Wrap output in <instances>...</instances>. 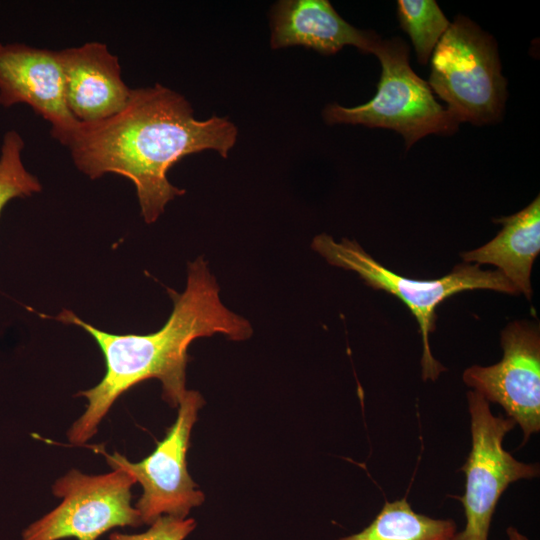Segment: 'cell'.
Here are the masks:
<instances>
[{
  "mask_svg": "<svg viewBox=\"0 0 540 540\" xmlns=\"http://www.w3.org/2000/svg\"><path fill=\"white\" fill-rule=\"evenodd\" d=\"M227 117L194 118L181 94L161 85L131 90L125 107L94 123L79 122L65 147L76 168L94 180L113 173L136 188L144 221L155 222L185 190L172 185L169 169L182 158L216 150L226 158L237 139Z\"/></svg>",
  "mask_w": 540,
  "mask_h": 540,
  "instance_id": "1",
  "label": "cell"
},
{
  "mask_svg": "<svg viewBox=\"0 0 540 540\" xmlns=\"http://www.w3.org/2000/svg\"><path fill=\"white\" fill-rule=\"evenodd\" d=\"M168 291L174 304L172 313L160 330L146 335L108 333L67 309L53 317L87 331L101 349L106 367L96 386L76 394L85 397L88 405L67 431L71 444H85L118 397L147 379H158L163 399L178 407L187 391V350L196 338L223 334L241 341L252 335L249 321L221 302L216 279L202 257L188 263L185 290L181 294Z\"/></svg>",
  "mask_w": 540,
  "mask_h": 540,
  "instance_id": "2",
  "label": "cell"
},
{
  "mask_svg": "<svg viewBox=\"0 0 540 540\" xmlns=\"http://www.w3.org/2000/svg\"><path fill=\"white\" fill-rule=\"evenodd\" d=\"M312 248L334 266L356 272L367 285L402 300L415 316L422 335L423 380L435 381L446 370L432 355L429 334L435 330L436 307L446 298L465 290L490 289L517 294L516 288L499 270H481L478 264H459L442 278L415 280L398 275L372 258L356 241L336 242L327 234L312 241Z\"/></svg>",
  "mask_w": 540,
  "mask_h": 540,
  "instance_id": "3",
  "label": "cell"
},
{
  "mask_svg": "<svg viewBox=\"0 0 540 540\" xmlns=\"http://www.w3.org/2000/svg\"><path fill=\"white\" fill-rule=\"evenodd\" d=\"M431 60L428 84L459 123L484 125L501 118L506 80L490 35L458 16L436 45Z\"/></svg>",
  "mask_w": 540,
  "mask_h": 540,
  "instance_id": "4",
  "label": "cell"
},
{
  "mask_svg": "<svg viewBox=\"0 0 540 540\" xmlns=\"http://www.w3.org/2000/svg\"><path fill=\"white\" fill-rule=\"evenodd\" d=\"M373 54L382 67L375 96L352 108L329 104L323 111L327 124L393 129L403 136L407 149L429 134L457 131L460 123L437 102L429 84L412 70L409 49L402 39L380 40Z\"/></svg>",
  "mask_w": 540,
  "mask_h": 540,
  "instance_id": "5",
  "label": "cell"
},
{
  "mask_svg": "<svg viewBox=\"0 0 540 540\" xmlns=\"http://www.w3.org/2000/svg\"><path fill=\"white\" fill-rule=\"evenodd\" d=\"M470 415L471 449L461 471L465 492L461 498L465 526L450 540H488L498 501L508 486L539 476V465L517 460L503 447V441L516 423L509 417L495 416L489 402L479 393H467Z\"/></svg>",
  "mask_w": 540,
  "mask_h": 540,
  "instance_id": "6",
  "label": "cell"
},
{
  "mask_svg": "<svg viewBox=\"0 0 540 540\" xmlns=\"http://www.w3.org/2000/svg\"><path fill=\"white\" fill-rule=\"evenodd\" d=\"M135 483L131 474L118 467L101 475L68 471L52 486L61 503L27 527L23 540H97L113 528L142 525L131 504Z\"/></svg>",
  "mask_w": 540,
  "mask_h": 540,
  "instance_id": "7",
  "label": "cell"
},
{
  "mask_svg": "<svg viewBox=\"0 0 540 540\" xmlns=\"http://www.w3.org/2000/svg\"><path fill=\"white\" fill-rule=\"evenodd\" d=\"M203 405L198 391L187 390L166 436L140 462L132 463L117 452L108 454L102 447L96 448L112 468L124 469L142 486L134 507L143 524L150 525L161 516L187 518L191 509L203 503L204 493L189 475L186 462L192 428Z\"/></svg>",
  "mask_w": 540,
  "mask_h": 540,
  "instance_id": "8",
  "label": "cell"
},
{
  "mask_svg": "<svg viewBox=\"0 0 540 540\" xmlns=\"http://www.w3.org/2000/svg\"><path fill=\"white\" fill-rule=\"evenodd\" d=\"M502 359L473 365L464 383L488 402L499 404L523 432V444L540 431V335L536 325L516 321L501 334Z\"/></svg>",
  "mask_w": 540,
  "mask_h": 540,
  "instance_id": "9",
  "label": "cell"
},
{
  "mask_svg": "<svg viewBox=\"0 0 540 540\" xmlns=\"http://www.w3.org/2000/svg\"><path fill=\"white\" fill-rule=\"evenodd\" d=\"M27 104L51 126V136L65 145L79 121L65 99L58 51L23 43H0V105Z\"/></svg>",
  "mask_w": 540,
  "mask_h": 540,
  "instance_id": "10",
  "label": "cell"
},
{
  "mask_svg": "<svg viewBox=\"0 0 540 540\" xmlns=\"http://www.w3.org/2000/svg\"><path fill=\"white\" fill-rule=\"evenodd\" d=\"M66 105L81 123L105 120L120 112L131 89L121 77L118 57L107 45L87 42L58 51Z\"/></svg>",
  "mask_w": 540,
  "mask_h": 540,
  "instance_id": "11",
  "label": "cell"
},
{
  "mask_svg": "<svg viewBox=\"0 0 540 540\" xmlns=\"http://www.w3.org/2000/svg\"><path fill=\"white\" fill-rule=\"evenodd\" d=\"M380 40L346 22L328 0H281L271 11L273 49L303 46L330 55L350 45L373 54Z\"/></svg>",
  "mask_w": 540,
  "mask_h": 540,
  "instance_id": "12",
  "label": "cell"
},
{
  "mask_svg": "<svg viewBox=\"0 0 540 540\" xmlns=\"http://www.w3.org/2000/svg\"><path fill=\"white\" fill-rule=\"evenodd\" d=\"M495 222L502 224L496 237L477 249L461 253V257L466 263L496 266L517 292L530 300L531 270L540 252L539 196L523 210Z\"/></svg>",
  "mask_w": 540,
  "mask_h": 540,
  "instance_id": "13",
  "label": "cell"
},
{
  "mask_svg": "<svg viewBox=\"0 0 540 540\" xmlns=\"http://www.w3.org/2000/svg\"><path fill=\"white\" fill-rule=\"evenodd\" d=\"M457 532L453 519L415 512L406 498L386 501L372 522L358 533L336 540H450Z\"/></svg>",
  "mask_w": 540,
  "mask_h": 540,
  "instance_id": "14",
  "label": "cell"
},
{
  "mask_svg": "<svg viewBox=\"0 0 540 540\" xmlns=\"http://www.w3.org/2000/svg\"><path fill=\"white\" fill-rule=\"evenodd\" d=\"M397 14L402 29L413 43L418 61L426 64L450 22L434 0H399Z\"/></svg>",
  "mask_w": 540,
  "mask_h": 540,
  "instance_id": "15",
  "label": "cell"
},
{
  "mask_svg": "<svg viewBox=\"0 0 540 540\" xmlns=\"http://www.w3.org/2000/svg\"><path fill=\"white\" fill-rule=\"evenodd\" d=\"M24 146L17 131L9 130L4 134L0 149V214L12 199L30 197L42 190L38 178L24 166Z\"/></svg>",
  "mask_w": 540,
  "mask_h": 540,
  "instance_id": "16",
  "label": "cell"
},
{
  "mask_svg": "<svg viewBox=\"0 0 540 540\" xmlns=\"http://www.w3.org/2000/svg\"><path fill=\"white\" fill-rule=\"evenodd\" d=\"M196 527L193 518L161 516L140 534L112 533L109 540H184Z\"/></svg>",
  "mask_w": 540,
  "mask_h": 540,
  "instance_id": "17",
  "label": "cell"
},
{
  "mask_svg": "<svg viewBox=\"0 0 540 540\" xmlns=\"http://www.w3.org/2000/svg\"><path fill=\"white\" fill-rule=\"evenodd\" d=\"M506 534L508 540H530L514 526H509L506 529Z\"/></svg>",
  "mask_w": 540,
  "mask_h": 540,
  "instance_id": "18",
  "label": "cell"
}]
</instances>
